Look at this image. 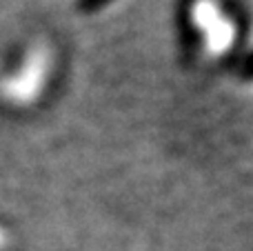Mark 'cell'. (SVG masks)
<instances>
[{
    "label": "cell",
    "mask_w": 253,
    "mask_h": 251,
    "mask_svg": "<svg viewBox=\"0 0 253 251\" xmlns=\"http://www.w3.org/2000/svg\"><path fill=\"white\" fill-rule=\"evenodd\" d=\"M196 22L205 29V34L209 36V44L220 51L222 47H227L229 42V31H227V25L218 20V11L213 9V4L207 2V0H200L196 4Z\"/></svg>",
    "instance_id": "obj_1"
},
{
    "label": "cell",
    "mask_w": 253,
    "mask_h": 251,
    "mask_svg": "<svg viewBox=\"0 0 253 251\" xmlns=\"http://www.w3.org/2000/svg\"><path fill=\"white\" fill-rule=\"evenodd\" d=\"M247 74H253V56L247 60Z\"/></svg>",
    "instance_id": "obj_3"
},
{
    "label": "cell",
    "mask_w": 253,
    "mask_h": 251,
    "mask_svg": "<svg viewBox=\"0 0 253 251\" xmlns=\"http://www.w3.org/2000/svg\"><path fill=\"white\" fill-rule=\"evenodd\" d=\"M105 0H83L84 7H98V4H102Z\"/></svg>",
    "instance_id": "obj_2"
}]
</instances>
